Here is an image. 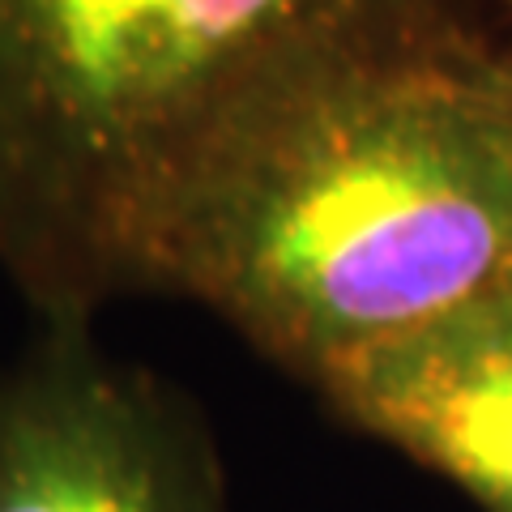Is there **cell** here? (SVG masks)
I'll list each match as a JSON object with an SVG mask.
<instances>
[{
  "mask_svg": "<svg viewBox=\"0 0 512 512\" xmlns=\"http://www.w3.org/2000/svg\"><path fill=\"white\" fill-rule=\"evenodd\" d=\"M461 35L466 0H0V269L43 320H94L256 107Z\"/></svg>",
  "mask_w": 512,
  "mask_h": 512,
  "instance_id": "cell-2",
  "label": "cell"
},
{
  "mask_svg": "<svg viewBox=\"0 0 512 512\" xmlns=\"http://www.w3.org/2000/svg\"><path fill=\"white\" fill-rule=\"evenodd\" d=\"M0 512H231L188 397L43 320L0 372Z\"/></svg>",
  "mask_w": 512,
  "mask_h": 512,
  "instance_id": "cell-3",
  "label": "cell"
},
{
  "mask_svg": "<svg viewBox=\"0 0 512 512\" xmlns=\"http://www.w3.org/2000/svg\"><path fill=\"white\" fill-rule=\"evenodd\" d=\"M508 5H512V0H508Z\"/></svg>",
  "mask_w": 512,
  "mask_h": 512,
  "instance_id": "cell-5",
  "label": "cell"
},
{
  "mask_svg": "<svg viewBox=\"0 0 512 512\" xmlns=\"http://www.w3.org/2000/svg\"><path fill=\"white\" fill-rule=\"evenodd\" d=\"M512 269V60L393 47L256 107L141 252L137 295L210 308L320 389Z\"/></svg>",
  "mask_w": 512,
  "mask_h": 512,
  "instance_id": "cell-1",
  "label": "cell"
},
{
  "mask_svg": "<svg viewBox=\"0 0 512 512\" xmlns=\"http://www.w3.org/2000/svg\"><path fill=\"white\" fill-rule=\"evenodd\" d=\"M338 419L512 512V269L316 389Z\"/></svg>",
  "mask_w": 512,
  "mask_h": 512,
  "instance_id": "cell-4",
  "label": "cell"
}]
</instances>
